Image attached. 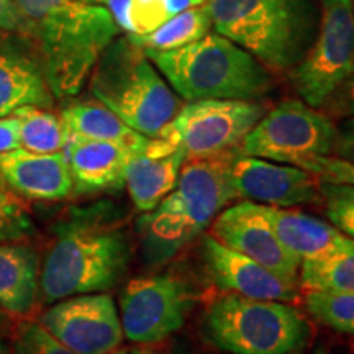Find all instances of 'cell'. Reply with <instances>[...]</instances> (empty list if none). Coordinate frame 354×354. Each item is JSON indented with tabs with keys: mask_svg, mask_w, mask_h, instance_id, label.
Masks as SVG:
<instances>
[{
	"mask_svg": "<svg viewBox=\"0 0 354 354\" xmlns=\"http://www.w3.org/2000/svg\"><path fill=\"white\" fill-rule=\"evenodd\" d=\"M131 258V234L117 203L74 207L55 223L39 264L41 302L112 290L127 276Z\"/></svg>",
	"mask_w": 354,
	"mask_h": 354,
	"instance_id": "6da1fadb",
	"label": "cell"
},
{
	"mask_svg": "<svg viewBox=\"0 0 354 354\" xmlns=\"http://www.w3.org/2000/svg\"><path fill=\"white\" fill-rule=\"evenodd\" d=\"M55 99L77 95L122 30L107 7L82 0H15Z\"/></svg>",
	"mask_w": 354,
	"mask_h": 354,
	"instance_id": "7a4b0ae2",
	"label": "cell"
},
{
	"mask_svg": "<svg viewBox=\"0 0 354 354\" xmlns=\"http://www.w3.org/2000/svg\"><path fill=\"white\" fill-rule=\"evenodd\" d=\"M238 148L207 158H187L176 187L156 209L136 220L141 256L149 266L165 264L197 240L232 201V165Z\"/></svg>",
	"mask_w": 354,
	"mask_h": 354,
	"instance_id": "3957f363",
	"label": "cell"
},
{
	"mask_svg": "<svg viewBox=\"0 0 354 354\" xmlns=\"http://www.w3.org/2000/svg\"><path fill=\"white\" fill-rule=\"evenodd\" d=\"M212 26L266 68H295L315 41L320 0H205Z\"/></svg>",
	"mask_w": 354,
	"mask_h": 354,
	"instance_id": "277c9868",
	"label": "cell"
},
{
	"mask_svg": "<svg viewBox=\"0 0 354 354\" xmlns=\"http://www.w3.org/2000/svg\"><path fill=\"white\" fill-rule=\"evenodd\" d=\"M184 100H261L276 87L269 68L232 39L210 32L176 50H145Z\"/></svg>",
	"mask_w": 354,
	"mask_h": 354,
	"instance_id": "5b68a950",
	"label": "cell"
},
{
	"mask_svg": "<svg viewBox=\"0 0 354 354\" xmlns=\"http://www.w3.org/2000/svg\"><path fill=\"white\" fill-rule=\"evenodd\" d=\"M88 86L95 100L141 135L156 138L180 100L143 48L118 35L97 61Z\"/></svg>",
	"mask_w": 354,
	"mask_h": 354,
	"instance_id": "8992f818",
	"label": "cell"
},
{
	"mask_svg": "<svg viewBox=\"0 0 354 354\" xmlns=\"http://www.w3.org/2000/svg\"><path fill=\"white\" fill-rule=\"evenodd\" d=\"M203 333L230 354H302L313 338L312 323L292 304L230 292L210 304Z\"/></svg>",
	"mask_w": 354,
	"mask_h": 354,
	"instance_id": "52a82bcc",
	"label": "cell"
},
{
	"mask_svg": "<svg viewBox=\"0 0 354 354\" xmlns=\"http://www.w3.org/2000/svg\"><path fill=\"white\" fill-rule=\"evenodd\" d=\"M336 125L304 100H284L268 110L238 148L253 156L299 166L305 159L333 154Z\"/></svg>",
	"mask_w": 354,
	"mask_h": 354,
	"instance_id": "ba28073f",
	"label": "cell"
},
{
	"mask_svg": "<svg viewBox=\"0 0 354 354\" xmlns=\"http://www.w3.org/2000/svg\"><path fill=\"white\" fill-rule=\"evenodd\" d=\"M268 112L261 100L207 99L187 102L156 138L183 148L187 158H207L240 148Z\"/></svg>",
	"mask_w": 354,
	"mask_h": 354,
	"instance_id": "9c48e42d",
	"label": "cell"
},
{
	"mask_svg": "<svg viewBox=\"0 0 354 354\" xmlns=\"http://www.w3.org/2000/svg\"><path fill=\"white\" fill-rule=\"evenodd\" d=\"M318 35L304 59L289 71L305 104L322 109L354 66V0H320Z\"/></svg>",
	"mask_w": 354,
	"mask_h": 354,
	"instance_id": "30bf717a",
	"label": "cell"
},
{
	"mask_svg": "<svg viewBox=\"0 0 354 354\" xmlns=\"http://www.w3.org/2000/svg\"><path fill=\"white\" fill-rule=\"evenodd\" d=\"M194 302L192 287L183 277L133 279L120 294L123 336L136 344L162 343L183 328Z\"/></svg>",
	"mask_w": 354,
	"mask_h": 354,
	"instance_id": "8fae6325",
	"label": "cell"
},
{
	"mask_svg": "<svg viewBox=\"0 0 354 354\" xmlns=\"http://www.w3.org/2000/svg\"><path fill=\"white\" fill-rule=\"evenodd\" d=\"M38 323L74 354H110L125 338L120 313L107 292L57 300L39 315Z\"/></svg>",
	"mask_w": 354,
	"mask_h": 354,
	"instance_id": "7c38bea8",
	"label": "cell"
},
{
	"mask_svg": "<svg viewBox=\"0 0 354 354\" xmlns=\"http://www.w3.org/2000/svg\"><path fill=\"white\" fill-rule=\"evenodd\" d=\"M232 184L236 198L259 205L290 207L320 202V180L294 165L241 156L233 159Z\"/></svg>",
	"mask_w": 354,
	"mask_h": 354,
	"instance_id": "4fadbf2b",
	"label": "cell"
},
{
	"mask_svg": "<svg viewBox=\"0 0 354 354\" xmlns=\"http://www.w3.org/2000/svg\"><path fill=\"white\" fill-rule=\"evenodd\" d=\"M210 227L212 236L221 245L248 256L279 276L299 282L300 261L281 245L258 203L245 201L227 207Z\"/></svg>",
	"mask_w": 354,
	"mask_h": 354,
	"instance_id": "5bb4252c",
	"label": "cell"
},
{
	"mask_svg": "<svg viewBox=\"0 0 354 354\" xmlns=\"http://www.w3.org/2000/svg\"><path fill=\"white\" fill-rule=\"evenodd\" d=\"M202 258L210 281L221 290L289 304L299 299V282L279 276L248 256L230 250L212 234L203 236Z\"/></svg>",
	"mask_w": 354,
	"mask_h": 354,
	"instance_id": "9a60e30c",
	"label": "cell"
},
{
	"mask_svg": "<svg viewBox=\"0 0 354 354\" xmlns=\"http://www.w3.org/2000/svg\"><path fill=\"white\" fill-rule=\"evenodd\" d=\"M55 100L35 43L21 35H2L0 118L12 117L25 107L53 109Z\"/></svg>",
	"mask_w": 354,
	"mask_h": 354,
	"instance_id": "2e32d148",
	"label": "cell"
},
{
	"mask_svg": "<svg viewBox=\"0 0 354 354\" xmlns=\"http://www.w3.org/2000/svg\"><path fill=\"white\" fill-rule=\"evenodd\" d=\"M0 177L3 187L32 201H64L74 192L64 151L39 154L15 148L0 153Z\"/></svg>",
	"mask_w": 354,
	"mask_h": 354,
	"instance_id": "e0dca14e",
	"label": "cell"
},
{
	"mask_svg": "<svg viewBox=\"0 0 354 354\" xmlns=\"http://www.w3.org/2000/svg\"><path fill=\"white\" fill-rule=\"evenodd\" d=\"M146 145L130 146L113 141L69 138L64 154L73 176L74 192L92 196L122 190L125 187L128 162L136 153L143 151Z\"/></svg>",
	"mask_w": 354,
	"mask_h": 354,
	"instance_id": "ac0fdd59",
	"label": "cell"
},
{
	"mask_svg": "<svg viewBox=\"0 0 354 354\" xmlns=\"http://www.w3.org/2000/svg\"><path fill=\"white\" fill-rule=\"evenodd\" d=\"M187 153L165 138H149L127 167L125 187L136 210L151 212L176 187Z\"/></svg>",
	"mask_w": 354,
	"mask_h": 354,
	"instance_id": "d6986e66",
	"label": "cell"
},
{
	"mask_svg": "<svg viewBox=\"0 0 354 354\" xmlns=\"http://www.w3.org/2000/svg\"><path fill=\"white\" fill-rule=\"evenodd\" d=\"M259 210L269 221L281 245L300 263L326 258L354 245V240L339 232L333 223L295 210L294 207L282 209L259 205Z\"/></svg>",
	"mask_w": 354,
	"mask_h": 354,
	"instance_id": "ffe728a7",
	"label": "cell"
},
{
	"mask_svg": "<svg viewBox=\"0 0 354 354\" xmlns=\"http://www.w3.org/2000/svg\"><path fill=\"white\" fill-rule=\"evenodd\" d=\"M39 258L35 248L0 243V308L26 317L39 299Z\"/></svg>",
	"mask_w": 354,
	"mask_h": 354,
	"instance_id": "44dd1931",
	"label": "cell"
},
{
	"mask_svg": "<svg viewBox=\"0 0 354 354\" xmlns=\"http://www.w3.org/2000/svg\"><path fill=\"white\" fill-rule=\"evenodd\" d=\"M61 122L69 138L113 141L130 146H143L149 136L141 135L122 122L99 100L71 102L61 110Z\"/></svg>",
	"mask_w": 354,
	"mask_h": 354,
	"instance_id": "7402d4cb",
	"label": "cell"
},
{
	"mask_svg": "<svg viewBox=\"0 0 354 354\" xmlns=\"http://www.w3.org/2000/svg\"><path fill=\"white\" fill-rule=\"evenodd\" d=\"M212 32V19L203 6L189 8L183 13H177L159 28L153 30L146 35H128L133 41L143 50L167 51L176 48L185 46V44L197 41Z\"/></svg>",
	"mask_w": 354,
	"mask_h": 354,
	"instance_id": "603a6c76",
	"label": "cell"
},
{
	"mask_svg": "<svg viewBox=\"0 0 354 354\" xmlns=\"http://www.w3.org/2000/svg\"><path fill=\"white\" fill-rule=\"evenodd\" d=\"M299 279L307 290L354 294V245L326 258L302 261Z\"/></svg>",
	"mask_w": 354,
	"mask_h": 354,
	"instance_id": "cb8c5ba5",
	"label": "cell"
},
{
	"mask_svg": "<svg viewBox=\"0 0 354 354\" xmlns=\"http://www.w3.org/2000/svg\"><path fill=\"white\" fill-rule=\"evenodd\" d=\"M15 115L20 118V148L39 154L64 151L69 136L59 115L38 107L20 109Z\"/></svg>",
	"mask_w": 354,
	"mask_h": 354,
	"instance_id": "d4e9b609",
	"label": "cell"
},
{
	"mask_svg": "<svg viewBox=\"0 0 354 354\" xmlns=\"http://www.w3.org/2000/svg\"><path fill=\"white\" fill-rule=\"evenodd\" d=\"M305 307L318 323L354 338V294L307 290Z\"/></svg>",
	"mask_w": 354,
	"mask_h": 354,
	"instance_id": "484cf974",
	"label": "cell"
},
{
	"mask_svg": "<svg viewBox=\"0 0 354 354\" xmlns=\"http://www.w3.org/2000/svg\"><path fill=\"white\" fill-rule=\"evenodd\" d=\"M205 0H133L130 7V32L127 35L151 33L177 13L203 6Z\"/></svg>",
	"mask_w": 354,
	"mask_h": 354,
	"instance_id": "4316f807",
	"label": "cell"
},
{
	"mask_svg": "<svg viewBox=\"0 0 354 354\" xmlns=\"http://www.w3.org/2000/svg\"><path fill=\"white\" fill-rule=\"evenodd\" d=\"M320 197L330 223L354 240V187L320 180Z\"/></svg>",
	"mask_w": 354,
	"mask_h": 354,
	"instance_id": "83f0119b",
	"label": "cell"
},
{
	"mask_svg": "<svg viewBox=\"0 0 354 354\" xmlns=\"http://www.w3.org/2000/svg\"><path fill=\"white\" fill-rule=\"evenodd\" d=\"M35 223L26 207L13 192L0 187V243L24 241L35 234Z\"/></svg>",
	"mask_w": 354,
	"mask_h": 354,
	"instance_id": "f1b7e54d",
	"label": "cell"
},
{
	"mask_svg": "<svg viewBox=\"0 0 354 354\" xmlns=\"http://www.w3.org/2000/svg\"><path fill=\"white\" fill-rule=\"evenodd\" d=\"M8 354H74L48 333L38 322H21L13 335Z\"/></svg>",
	"mask_w": 354,
	"mask_h": 354,
	"instance_id": "f546056e",
	"label": "cell"
},
{
	"mask_svg": "<svg viewBox=\"0 0 354 354\" xmlns=\"http://www.w3.org/2000/svg\"><path fill=\"white\" fill-rule=\"evenodd\" d=\"M299 167L308 171L317 179L326 180V183L346 184L354 187V162L344 161L328 154V156H313L305 159L299 165Z\"/></svg>",
	"mask_w": 354,
	"mask_h": 354,
	"instance_id": "4dcf8cb0",
	"label": "cell"
},
{
	"mask_svg": "<svg viewBox=\"0 0 354 354\" xmlns=\"http://www.w3.org/2000/svg\"><path fill=\"white\" fill-rule=\"evenodd\" d=\"M322 110H325L328 117H354V66L348 73V76L331 92Z\"/></svg>",
	"mask_w": 354,
	"mask_h": 354,
	"instance_id": "1f68e13d",
	"label": "cell"
},
{
	"mask_svg": "<svg viewBox=\"0 0 354 354\" xmlns=\"http://www.w3.org/2000/svg\"><path fill=\"white\" fill-rule=\"evenodd\" d=\"M0 32L30 38V26L15 0H0Z\"/></svg>",
	"mask_w": 354,
	"mask_h": 354,
	"instance_id": "d6a6232c",
	"label": "cell"
},
{
	"mask_svg": "<svg viewBox=\"0 0 354 354\" xmlns=\"http://www.w3.org/2000/svg\"><path fill=\"white\" fill-rule=\"evenodd\" d=\"M333 156L354 162V117L342 118L336 125Z\"/></svg>",
	"mask_w": 354,
	"mask_h": 354,
	"instance_id": "836d02e7",
	"label": "cell"
},
{
	"mask_svg": "<svg viewBox=\"0 0 354 354\" xmlns=\"http://www.w3.org/2000/svg\"><path fill=\"white\" fill-rule=\"evenodd\" d=\"M20 148V118L17 115L0 118V153Z\"/></svg>",
	"mask_w": 354,
	"mask_h": 354,
	"instance_id": "e575fe53",
	"label": "cell"
},
{
	"mask_svg": "<svg viewBox=\"0 0 354 354\" xmlns=\"http://www.w3.org/2000/svg\"><path fill=\"white\" fill-rule=\"evenodd\" d=\"M130 354H166L162 349L156 348V344H140V346L130 349Z\"/></svg>",
	"mask_w": 354,
	"mask_h": 354,
	"instance_id": "d590c367",
	"label": "cell"
},
{
	"mask_svg": "<svg viewBox=\"0 0 354 354\" xmlns=\"http://www.w3.org/2000/svg\"><path fill=\"white\" fill-rule=\"evenodd\" d=\"M8 351H10V348H8V344L3 342L2 335H0V354H8Z\"/></svg>",
	"mask_w": 354,
	"mask_h": 354,
	"instance_id": "8d00e7d4",
	"label": "cell"
},
{
	"mask_svg": "<svg viewBox=\"0 0 354 354\" xmlns=\"http://www.w3.org/2000/svg\"><path fill=\"white\" fill-rule=\"evenodd\" d=\"M110 354H130V349H127V348H118V349H115V351H112Z\"/></svg>",
	"mask_w": 354,
	"mask_h": 354,
	"instance_id": "74e56055",
	"label": "cell"
},
{
	"mask_svg": "<svg viewBox=\"0 0 354 354\" xmlns=\"http://www.w3.org/2000/svg\"><path fill=\"white\" fill-rule=\"evenodd\" d=\"M82 2H88V3H99V6H104L105 0H82Z\"/></svg>",
	"mask_w": 354,
	"mask_h": 354,
	"instance_id": "f35d334b",
	"label": "cell"
},
{
	"mask_svg": "<svg viewBox=\"0 0 354 354\" xmlns=\"http://www.w3.org/2000/svg\"><path fill=\"white\" fill-rule=\"evenodd\" d=\"M3 320H6V312H3V310L0 308V323H2Z\"/></svg>",
	"mask_w": 354,
	"mask_h": 354,
	"instance_id": "ab89813d",
	"label": "cell"
},
{
	"mask_svg": "<svg viewBox=\"0 0 354 354\" xmlns=\"http://www.w3.org/2000/svg\"><path fill=\"white\" fill-rule=\"evenodd\" d=\"M315 354H330L328 351H325V349H318V351Z\"/></svg>",
	"mask_w": 354,
	"mask_h": 354,
	"instance_id": "60d3db41",
	"label": "cell"
},
{
	"mask_svg": "<svg viewBox=\"0 0 354 354\" xmlns=\"http://www.w3.org/2000/svg\"><path fill=\"white\" fill-rule=\"evenodd\" d=\"M0 187H3V184H2V177H0Z\"/></svg>",
	"mask_w": 354,
	"mask_h": 354,
	"instance_id": "b9f144b4",
	"label": "cell"
},
{
	"mask_svg": "<svg viewBox=\"0 0 354 354\" xmlns=\"http://www.w3.org/2000/svg\"><path fill=\"white\" fill-rule=\"evenodd\" d=\"M2 35H6V33H3V32H0V37H2Z\"/></svg>",
	"mask_w": 354,
	"mask_h": 354,
	"instance_id": "7bdbcfd3",
	"label": "cell"
}]
</instances>
